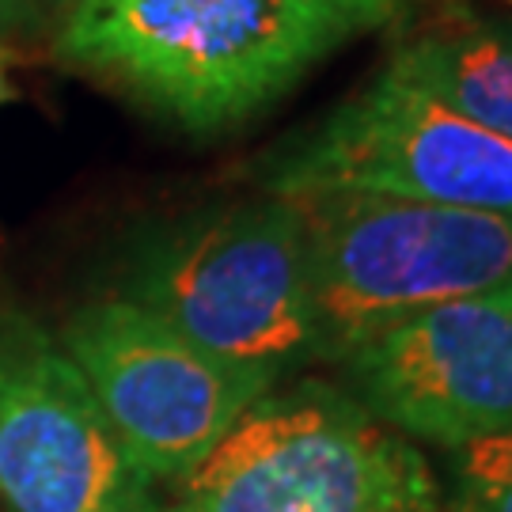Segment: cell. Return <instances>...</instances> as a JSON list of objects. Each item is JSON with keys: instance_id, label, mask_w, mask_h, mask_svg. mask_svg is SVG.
I'll use <instances>...</instances> for the list:
<instances>
[{"instance_id": "1", "label": "cell", "mask_w": 512, "mask_h": 512, "mask_svg": "<svg viewBox=\"0 0 512 512\" xmlns=\"http://www.w3.org/2000/svg\"><path fill=\"white\" fill-rule=\"evenodd\" d=\"M330 0H73L54 50L190 133L239 126L349 35Z\"/></svg>"}, {"instance_id": "2", "label": "cell", "mask_w": 512, "mask_h": 512, "mask_svg": "<svg viewBox=\"0 0 512 512\" xmlns=\"http://www.w3.org/2000/svg\"><path fill=\"white\" fill-rule=\"evenodd\" d=\"M122 296L194 346L270 380L319 357L304 220L293 198L152 224L129 247Z\"/></svg>"}, {"instance_id": "3", "label": "cell", "mask_w": 512, "mask_h": 512, "mask_svg": "<svg viewBox=\"0 0 512 512\" xmlns=\"http://www.w3.org/2000/svg\"><path fill=\"white\" fill-rule=\"evenodd\" d=\"M156 512H444V494L403 433L349 391L304 380L247 406Z\"/></svg>"}, {"instance_id": "4", "label": "cell", "mask_w": 512, "mask_h": 512, "mask_svg": "<svg viewBox=\"0 0 512 512\" xmlns=\"http://www.w3.org/2000/svg\"><path fill=\"white\" fill-rule=\"evenodd\" d=\"M293 202L323 361H342L418 311L512 285V217L384 194Z\"/></svg>"}, {"instance_id": "5", "label": "cell", "mask_w": 512, "mask_h": 512, "mask_svg": "<svg viewBox=\"0 0 512 512\" xmlns=\"http://www.w3.org/2000/svg\"><path fill=\"white\" fill-rule=\"evenodd\" d=\"M258 183L270 198L384 194L512 217V141L384 69L277 141L258 164Z\"/></svg>"}, {"instance_id": "6", "label": "cell", "mask_w": 512, "mask_h": 512, "mask_svg": "<svg viewBox=\"0 0 512 512\" xmlns=\"http://www.w3.org/2000/svg\"><path fill=\"white\" fill-rule=\"evenodd\" d=\"M129 463L156 486L202 463L277 380L194 346L126 296L92 300L61 330Z\"/></svg>"}, {"instance_id": "7", "label": "cell", "mask_w": 512, "mask_h": 512, "mask_svg": "<svg viewBox=\"0 0 512 512\" xmlns=\"http://www.w3.org/2000/svg\"><path fill=\"white\" fill-rule=\"evenodd\" d=\"M0 512H156L84 372L35 319H0Z\"/></svg>"}, {"instance_id": "8", "label": "cell", "mask_w": 512, "mask_h": 512, "mask_svg": "<svg viewBox=\"0 0 512 512\" xmlns=\"http://www.w3.org/2000/svg\"><path fill=\"white\" fill-rule=\"evenodd\" d=\"M342 365L353 399L406 440L463 448L512 429V285L372 334Z\"/></svg>"}, {"instance_id": "9", "label": "cell", "mask_w": 512, "mask_h": 512, "mask_svg": "<svg viewBox=\"0 0 512 512\" xmlns=\"http://www.w3.org/2000/svg\"><path fill=\"white\" fill-rule=\"evenodd\" d=\"M387 73L512 141V19L471 0H444L391 54Z\"/></svg>"}, {"instance_id": "10", "label": "cell", "mask_w": 512, "mask_h": 512, "mask_svg": "<svg viewBox=\"0 0 512 512\" xmlns=\"http://www.w3.org/2000/svg\"><path fill=\"white\" fill-rule=\"evenodd\" d=\"M444 512H512V429L456 448Z\"/></svg>"}, {"instance_id": "11", "label": "cell", "mask_w": 512, "mask_h": 512, "mask_svg": "<svg viewBox=\"0 0 512 512\" xmlns=\"http://www.w3.org/2000/svg\"><path fill=\"white\" fill-rule=\"evenodd\" d=\"M334 12L346 19L349 27L368 31V27H384L403 12L406 0H330Z\"/></svg>"}, {"instance_id": "12", "label": "cell", "mask_w": 512, "mask_h": 512, "mask_svg": "<svg viewBox=\"0 0 512 512\" xmlns=\"http://www.w3.org/2000/svg\"><path fill=\"white\" fill-rule=\"evenodd\" d=\"M46 23L38 0H0V31H27Z\"/></svg>"}, {"instance_id": "13", "label": "cell", "mask_w": 512, "mask_h": 512, "mask_svg": "<svg viewBox=\"0 0 512 512\" xmlns=\"http://www.w3.org/2000/svg\"><path fill=\"white\" fill-rule=\"evenodd\" d=\"M38 8H42V19H61L73 8V0H38Z\"/></svg>"}, {"instance_id": "14", "label": "cell", "mask_w": 512, "mask_h": 512, "mask_svg": "<svg viewBox=\"0 0 512 512\" xmlns=\"http://www.w3.org/2000/svg\"><path fill=\"white\" fill-rule=\"evenodd\" d=\"M8 61H12V50L0 42V73H4V65H8Z\"/></svg>"}, {"instance_id": "15", "label": "cell", "mask_w": 512, "mask_h": 512, "mask_svg": "<svg viewBox=\"0 0 512 512\" xmlns=\"http://www.w3.org/2000/svg\"><path fill=\"white\" fill-rule=\"evenodd\" d=\"M4 99H12V88H8V84H4V76H0V103H4Z\"/></svg>"}, {"instance_id": "16", "label": "cell", "mask_w": 512, "mask_h": 512, "mask_svg": "<svg viewBox=\"0 0 512 512\" xmlns=\"http://www.w3.org/2000/svg\"><path fill=\"white\" fill-rule=\"evenodd\" d=\"M501 4H509V8H512V0H501Z\"/></svg>"}]
</instances>
